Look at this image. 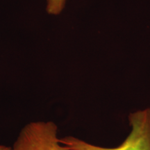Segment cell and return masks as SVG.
Segmentation results:
<instances>
[{
    "label": "cell",
    "mask_w": 150,
    "mask_h": 150,
    "mask_svg": "<svg viewBox=\"0 0 150 150\" xmlns=\"http://www.w3.org/2000/svg\"><path fill=\"white\" fill-rule=\"evenodd\" d=\"M11 150H70L61 145L58 127L52 121L31 122L19 134Z\"/></svg>",
    "instance_id": "2"
},
{
    "label": "cell",
    "mask_w": 150,
    "mask_h": 150,
    "mask_svg": "<svg viewBox=\"0 0 150 150\" xmlns=\"http://www.w3.org/2000/svg\"><path fill=\"white\" fill-rule=\"evenodd\" d=\"M129 121L130 134L117 147H99L73 136L65 137L59 142L70 150H150V108L131 112Z\"/></svg>",
    "instance_id": "1"
},
{
    "label": "cell",
    "mask_w": 150,
    "mask_h": 150,
    "mask_svg": "<svg viewBox=\"0 0 150 150\" xmlns=\"http://www.w3.org/2000/svg\"><path fill=\"white\" fill-rule=\"evenodd\" d=\"M0 150H11V147H8V146L0 145Z\"/></svg>",
    "instance_id": "4"
},
{
    "label": "cell",
    "mask_w": 150,
    "mask_h": 150,
    "mask_svg": "<svg viewBox=\"0 0 150 150\" xmlns=\"http://www.w3.org/2000/svg\"><path fill=\"white\" fill-rule=\"evenodd\" d=\"M67 0H47V12L49 14L57 16L64 9Z\"/></svg>",
    "instance_id": "3"
}]
</instances>
